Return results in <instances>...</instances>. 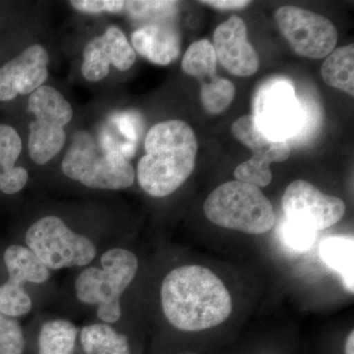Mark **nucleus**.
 Listing matches in <instances>:
<instances>
[{
  "label": "nucleus",
  "instance_id": "nucleus-23",
  "mask_svg": "<svg viewBox=\"0 0 354 354\" xmlns=\"http://www.w3.org/2000/svg\"><path fill=\"white\" fill-rule=\"evenodd\" d=\"M216 59L213 44L204 39L190 44L184 55L181 67L184 73L194 77L202 84L216 76Z\"/></svg>",
  "mask_w": 354,
  "mask_h": 354
},
{
  "label": "nucleus",
  "instance_id": "nucleus-1",
  "mask_svg": "<svg viewBox=\"0 0 354 354\" xmlns=\"http://www.w3.org/2000/svg\"><path fill=\"white\" fill-rule=\"evenodd\" d=\"M160 300L169 322L183 332L216 327L232 312L225 283L202 266H183L169 272L162 281Z\"/></svg>",
  "mask_w": 354,
  "mask_h": 354
},
{
  "label": "nucleus",
  "instance_id": "nucleus-4",
  "mask_svg": "<svg viewBox=\"0 0 354 354\" xmlns=\"http://www.w3.org/2000/svg\"><path fill=\"white\" fill-rule=\"evenodd\" d=\"M102 269L88 267L76 279L77 297L83 304H97V316L115 323L121 316L120 297L138 271V259L122 248L109 249L102 255Z\"/></svg>",
  "mask_w": 354,
  "mask_h": 354
},
{
  "label": "nucleus",
  "instance_id": "nucleus-17",
  "mask_svg": "<svg viewBox=\"0 0 354 354\" xmlns=\"http://www.w3.org/2000/svg\"><path fill=\"white\" fill-rule=\"evenodd\" d=\"M321 260L339 274L344 288L353 293L354 241L353 236H330L319 246Z\"/></svg>",
  "mask_w": 354,
  "mask_h": 354
},
{
  "label": "nucleus",
  "instance_id": "nucleus-16",
  "mask_svg": "<svg viewBox=\"0 0 354 354\" xmlns=\"http://www.w3.org/2000/svg\"><path fill=\"white\" fill-rule=\"evenodd\" d=\"M9 285L22 290L26 283H43L50 278V269L27 247L12 245L4 253Z\"/></svg>",
  "mask_w": 354,
  "mask_h": 354
},
{
  "label": "nucleus",
  "instance_id": "nucleus-20",
  "mask_svg": "<svg viewBox=\"0 0 354 354\" xmlns=\"http://www.w3.org/2000/svg\"><path fill=\"white\" fill-rule=\"evenodd\" d=\"M354 46H342L328 55L321 68V75L330 87L354 95Z\"/></svg>",
  "mask_w": 354,
  "mask_h": 354
},
{
  "label": "nucleus",
  "instance_id": "nucleus-19",
  "mask_svg": "<svg viewBox=\"0 0 354 354\" xmlns=\"http://www.w3.org/2000/svg\"><path fill=\"white\" fill-rule=\"evenodd\" d=\"M28 106L37 120L50 121L64 128L73 118V109L69 102L50 86L43 85L32 93Z\"/></svg>",
  "mask_w": 354,
  "mask_h": 354
},
{
  "label": "nucleus",
  "instance_id": "nucleus-7",
  "mask_svg": "<svg viewBox=\"0 0 354 354\" xmlns=\"http://www.w3.org/2000/svg\"><path fill=\"white\" fill-rule=\"evenodd\" d=\"M256 125L268 138L286 141L304 127V108L288 79L274 78L260 86L253 102Z\"/></svg>",
  "mask_w": 354,
  "mask_h": 354
},
{
  "label": "nucleus",
  "instance_id": "nucleus-25",
  "mask_svg": "<svg viewBox=\"0 0 354 354\" xmlns=\"http://www.w3.org/2000/svg\"><path fill=\"white\" fill-rule=\"evenodd\" d=\"M32 299L25 290H18L6 283L0 286V313L19 317L29 313Z\"/></svg>",
  "mask_w": 354,
  "mask_h": 354
},
{
  "label": "nucleus",
  "instance_id": "nucleus-27",
  "mask_svg": "<svg viewBox=\"0 0 354 354\" xmlns=\"http://www.w3.org/2000/svg\"><path fill=\"white\" fill-rule=\"evenodd\" d=\"M25 339L19 324L0 313V354H22Z\"/></svg>",
  "mask_w": 354,
  "mask_h": 354
},
{
  "label": "nucleus",
  "instance_id": "nucleus-24",
  "mask_svg": "<svg viewBox=\"0 0 354 354\" xmlns=\"http://www.w3.org/2000/svg\"><path fill=\"white\" fill-rule=\"evenodd\" d=\"M234 83L223 77L215 76L200 84V99L209 114L223 113L234 102Z\"/></svg>",
  "mask_w": 354,
  "mask_h": 354
},
{
  "label": "nucleus",
  "instance_id": "nucleus-12",
  "mask_svg": "<svg viewBox=\"0 0 354 354\" xmlns=\"http://www.w3.org/2000/svg\"><path fill=\"white\" fill-rule=\"evenodd\" d=\"M48 51L41 44H32L18 57L0 67V102L17 95L32 94L48 79Z\"/></svg>",
  "mask_w": 354,
  "mask_h": 354
},
{
  "label": "nucleus",
  "instance_id": "nucleus-32",
  "mask_svg": "<svg viewBox=\"0 0 354 354\" xmlns=\"http://www.w3.org/2000/svg\"><path fill=\"white\" fill-rule=\"evenodd\" d=\"M344 354H354V332L351 330L344 344Z\"/></svg>",
  "mask_w": 354,
  "mask_h": 354
},
{
  "label": "nucleus",
  "instance_id": "nucleus-11",
  "mask_svg": "<svg viewBox=\"0 0 354 354\" xmlns=\"http://www.w3.org/2000/svg\"><path fill=\"white\" fill-rule=\"evenodd\" d=\"M83 57V76L90 82H99L108 76L111 64L120 71L132 67L136 53L123 32L111 26L104 35L86 44Z\"/></svg>",
  "mask_w": 354,
  "mask_h": 354
},
{
  "label": "nucleus",
  "instance_id": "nucleus-13",
  "mask_svg": "<svg viewBox=\"0 0 354 354\" xmlns=\"http://www.w3.org/2000/svg\"><path fill=\"white\" fill-rule=\"evenodd\" d=\"M216 58L232 75H253L259 68V57L247 39L245 22L234 15L218 26L214 32Z\"/></svg>",
  "mask_w": 354,
  "mask_h": 354
},
{
  "label": "nucleus",
  "instance_id": "nucleus-31",
  "mask_svg": "<svg viewBox=\"0 0 354 354\" xmlns=\"http://www.w3.org/2000/svg\"><path fill=\"white\" fill-rule=\"evenodd\" d=\"M203 4L215 7L221 10H234V9L243 8L250 4V1H242V0H208L201 1Z\"/></svg>",
  "mask_w": 354,
  "mask_h": 354
},
{
  "label": "nucleus",
  "instance_id": "nucleus-15",
  "mask_svg": "<svg viewBox=\"0 0 354 354\" xmlns=\"http://www.w3.org/2000/svg\"><path fill=\"white\" fill-rule=\"evenodd\" d=\"M22 140L10 125L0 124V191L15 194L28 183V171L15 167L22 152Z\"/></svg>",
  "mask_w": 354,
  "mask_h": 354
},
{
  "label": "nucleus",
  "instance_id": "nucleus-10",
  "mask_svg": "<svg viewBox=\"0 0 354 354\" xmlns=\"http://www.w3.org/2000/svg\"><path fill=\"white\" fill-rule=\"evenodd\" d=\"M286 221L313 232L333 227L344 218L346 204L305 180H295L286 187L281 199Z\"/></svg>",
  "mask_w": 354,
  "mask_h": 354
},
{
  "label": "nucleus",
  "instance_id": "nucleus-26",
  "mask_svg": "<svg viewBox=\"0 0 354 354\" xmlns=\"http://www.w3.org/2000/svg\"><path fill=\"white\" fill-rule=\"evenodd\" d=\"M125 7L134 17L146 19H167L178 10L176 1H128Z\"/></svg>",
  "mask_w": 354,
  "mask_h": 354
},
{
  "label": "nucleus",
  "instance_id": "nucleus-2",
  "mask_svg": "<svg viewBox=\"0 0 354 354\" xmlns=\"http://www.w3.org/2000/svg\"><path fill=\"white\" fill-rule=\"evenodd\" d=\"M146 155L137 167L140 186L153 197H165L178 189L195 167L196 135L188 123L169 120L147 133Z\"/></svg>",
  "mask_w": 354,
  "mask_h": 354
},
{
  "label": "nucleus",
  "instance_id": "nucleus-5",
  "mask_svg": "<svg viewBox=\"0 0 354 354\" xmlns=\"http://www.w3.org/2000/svg\"><path fill=\"white\" fill-rule=\"evenodd\" d=\"M69 178L93 189L121 190L135 180V169L127 158L108 152L86 133H79L62 162Z\"/></svg>",
  "mask_w": 354,
  "mask_h": 354
},
{
  "label": "nucleus",
  "instance_id": "nucleus-14",
  "mask_svg": "<svg viewBox=\"0 0 354 354\" xmlns=\"http://www.w3.org/2000/svg\"><path fill=\"white\" fill-rule=\"evenodd\" d=\"M133 50L158 65L171 64L180 55V36L176 28L165 23H153L133 32Z\"/></svg>",
  "mask_w": 354,
  "mask_h": 354
},
{
  "label": "nucleus",
  "instance_id": "nucleus-30",
  "mask_svg": "<svg viewBox=\"0 0 354 354\" xmlns=\"http://www.w3.org/2000/svg\"><path fill=\"white\" fill-rule=\"evenodd\" d=\"M71 6L83 13H118L125 7V1L120 0H73Z\"/></svg>",
  "mask_w": 354,
  "mask_h": 354
},
{
  "label": "nucleus",
  "instance_id": "nucleus-29",
  "mask_svg": "<svg viewBox=\"0 0 354 354\" xmlns=\"http://www.w3.org/2000/svg\"><path fill=\"white\" fill-rule=\"evenodd\" d=\"M113 125L116 128V134L120 135L128 143H138L140 136L143 131L142 120L137 113H122L116 114L113 118ZM115 133V132H114Z\"/></svg>",
  "mask_w": 354,
  "mask_h": 354
},
{
  "label": "nucleus",
  "instance_id": "nucleus-21",
  "mask_svg": "<svg viewBox=\"0 0 354 354\" xmlns=\"http://www.w3.org/2000/svg\"><path fill=\"white\" fill-rule=\"evenodd\" d=\"M81 344L85 354H130L127 335L120 334L106 324L84 327Z\"/></svg>",
  "mask_w": 354,
  "mask_h": 354
},
{
  "label": "nucleus",
  "instance_id": "nucleus-18",
  "mask_svg": "<svg viewBox=\"0 0 354 354\" xmlns=\"http://www.w3.org/2000/svg\"><path fill=\"white\" fill-rule=\"evenodd\" d=\"M66 135L64 127L50 121L36 120L30 124V157L35 164L43 165L53 160L64 148Z\"/></svg>",
  "mask_w": 354,
  "mask_h": 354
},
{
  "label": "nucleus",
  "instance_id": "nucleus-22",
  "mask_svg": "<svg viewBox=\"0 0 354 354\" xmlns=\"http://www.w3.org/2000/svg\"><path fill=\"white\" fill-rule=\"evenodd\" d=\"M78 329L69 321L55 320L39 330V354H73Z\"/></svg>",
  "mask_w": 354,
  "mask_h": 354
},
{
  "label": "nucleus",
  "instance_id": "nucleus-28",
  "mask_svg": "<svg viewBox=\"0 0 354 354\" xmlns=\"http://www.w3.org/2000/svg\"><path fill=\"white\" fill-rule=\"evenodd\" d=\"M281 234L288 249L297 253H304L315 243L317 232L286 221L281 227Z\"/></svg>",
  "mask_w": 354,
  "mask_h": 354
},
{
  "label": "nucleus",
  "instance_id": "nucleus-3",
  "mask_svg": "<svg viewBox=\"0 0 354 354\" xmlns=\"http://www.w3.org/2000/svg\"><path fill=\"white\" fill-rule=\"evenodd\" d=\"M204 212L218 227L248 234H266L276 223L272 203L260 188L237 180L216 188L205 201Z\"/></svg>",
  "mask_w": 354,
  "mask_h": 354
},
{
  "label": "nucleus",
  "instance_id": "nucleus-9",
  "mask_svg": "<svg viewBox=\"0 0 354 354\" xmlns=\"http://www.w3.org/2000/svg\"><path fill=\"white\" fill-rule=\"evenodd\" d=\"M232 134L253 152L252 158L235 169L234 177L241 183L266 187L272 183L270 165L283 162L290 156V146L286 141L268 138L256 125L252 115H243L234 121Z\"/></svg>",
  "mask_w": 354,
  "mask_h": 354
},
{
  "label": "nucleus",
  "instance_id": "nucleus-6",
  "mask_svg": "<svg viewBox=\"0 0 354 354\" xmlns=\"http://www.w3.org/2000/svg\"><path fill=\"white\" fill-rule=\"evenodd\" d=\"M26 243L48 269L85 266L95 257V247L83 235L72 232L62 218L48 216L32 223Z\"/></svg>",
  "mask_w": 354,
  "mask_h": 354
},
{
  "label": "nucleus",
  "instance_id": "nucleus-8",
  "mask_svg": "<svg viewBox=\"0 0 354 354\" xmlns=\"http://www.w3.org/2000/svg\"><path fill=\"white\" fill-rule=\"evenodd\" d=\"M279 30L300 57L320 59L335 50L337 29L329 19L300 7H279L274 13Z\"/></svg>",
  "mask_w": 354,
  "mask_h": 354
}]
</instances>
